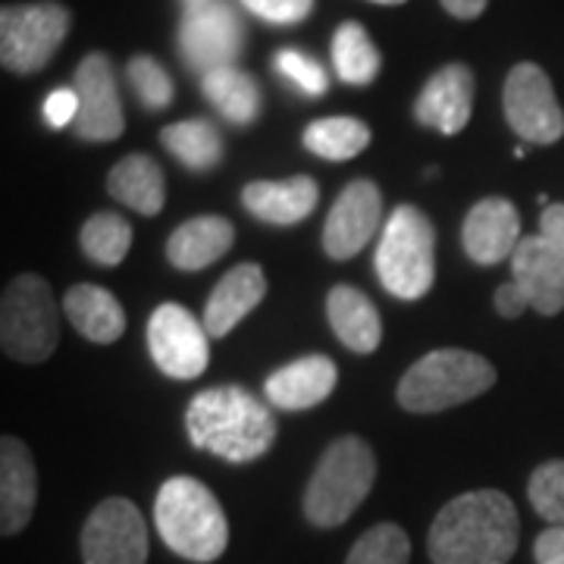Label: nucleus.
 Instances as JSON below:
<instances>
[{
  "label": "nucleus",
  "instance_id": "bb28decb",
  "mask_svg": "<svg viewBox=\"0 0 564 564\" xmlns=\"http://www.w3.org/2000/svg\"><path fill=\"white\" fill-rule=\"evenodd\" d=\"M163 148L192 173H207L223 161V135L214 122L182 120L161 132Z\"/></svg>",
  "mask_w": 564,
  "mask_h": 564
},
{
  "label": "nucleus",
  "instance_id": "2f4dec72",
  "mask_svg": "<svg viewBox=\"0 0 564 564\" xmlns=\"http://www.w3.org/2000/svg\"><path fill=\"white\" fill-rule=\"evenodd\" d=\"M126 76H129V85L144 110H166L173 104V91H176L173 79L154 57H148V54L132 57L126 66Z\"/></svg>",
  "mask_w": 564,
  "mask_h": 564
},
{
  "label": "nucleus",
  "instance_id": "a878e982",
  "mask_svg": "<svg viewBox=\"0 0 564 564\" xmlns=\"http://www.w3.org/2000/svg\"><path fill=\"white\" fill-rule=\"evenodd\" d=\"M204 98L210 107H217L223 120L236 122V126H251L261 117V88L251 73H245L239 66H223L202 76Z\"/></svg>",
  "mask_w": 564,
  "mask_h": 564
},
{
  "label": "nucleus",
  "instance_id": "4c0bfd02",
  "mask_svg": "<svg viewBox=\"0 0 564 564\" xmlns=\"http://www.w3.org/2000/svg\"><path fill=\"white\" fill-rule=\"evenodd\" d=\"M527 307H530V302H527L524 289H521L514 280L505 282V285L496 289V311L502 314L505 321H518Z\"/></svg>",
  "mask_w": 564,
  "mask_h": 564
},
{
  "label": "nucleus",
  "instance_id": "ddd939ff",
  "mask_svg": "<svg viewBox=\"0 0 564 564\" xmlns=\"http://www.w3.org/2000/svg\"><path fill=\"white\" fill-rule=\"evenodd\" d=\"M73 88L79 95V120H76V135L82 141H113L120 139L126 129L122 117L120 91H117V76L113 63L107 54L95 51L76 66Z\"/></svg>",
  "mask_w": 564,
  "mask_h": 564
},
{
  "label": "nucleus",
  "instance_id": "473e14b6",
  "mask_svg": "<svg viewBox=\"0 0 564 564\" xmlns=\"http://www.w3.org/2000/svg\"><path fill=\"white\" fill-rule=\"evenodd\" d=\"M527 496L533 511L552 527H564V462H545L533 470Z\"/></svg>",
  "mask_w": 564,
  "mask_h": 564
},
{
  "label": "nucleus",
  "instance_id": "7ed1b4c3",
  "mask_svg": "<svg viewBox=\"0 0 564 564\" xmlns=\"http://www.w3.org/2000/svg\"><path fill=\"white\" fill-rule=\"evenodd\" d=\"M158 533L180 558L217 562L229 545V524L217 496L195 477H170L154 502Z\"/></svg>",
  "mask_w": 564,
  "mask_h": 564
},
{
  "label": "nucleus",
  "instance_id": "cd10ccee",
  "mask_svg": "<svg viewBox=\"0 0 564 564\" xmlns=\"http://www.w3.org/2000/svg\"><path fill=\"white\" fill-rule=\"evenodd\" d=\"M333 66L345 85H370L380 76L383 57L361 22L348 20L333 35Z\"/></svg>",
  "mask_w": 564,
  "mask_h": 564
},
{
  "label": "nucleus",
  "instance_id": "b1692460",
  "mask_svg": "<svg viewBox=\"0 0 564 564\" xmlns=\"http://www.w3.org/2000/svg\"><path fill=\"white\" fill-rule=\"evenodd\" d=\"M63 311L88 343L113 345L126 333L120 299L101 285H91V282L73 285L63 299Z\"/></svg>",
  "mask_w": 564,
  "mask_h": 564
},
{
  "label": "nucleus",
  "instance_id": "f8f14e48",
  "mask_svg": "<svg viewBox=\"0 0 564 564\" xmlns=\"http://www.w3.org/2000/svg\"><path fill=\"white\" fill-rule=\"evenodd\" d=\"M204 321H195L182 304H161L148 321V348L151 358L173 380H195L207 370L210 348H207Z\"/></svg>",
  "mask_w": 564,
  "mask_h": 564
},
{
  "label": "nucleus",
  "instance_id": "9b49d317",
  "mask_svg": "<svg viewBox=\"0 0 564 564\" xmlns=\"http://www.w3.org/2000/svg\"><path fill=\"white\" fill-rule=\"evenodd\" d=\"M82 562L85 564H144L148 562V527L135 505L122 496L104 499L82 527Z\"/></svg>",
  "mask_w": 564,
  "mask_h": 564
},
{
  "label": "nucleus",
  "instance_id": "a19ab883",
  "mask_svg": "<svg viewBox=\"0 0 564 564\" xmlns=\"http://www.w3.org/2000/svg\"><path fill=\"white\" fill-rule=\"evenodd\" d=\"M373 3H383V7H399L404 0H373Z\"/></svg>",
  "mask_w": 564,
  "mask_h": 564
},
{
  "label": "nucleus",
  "instance_id": "e433bc0d",
  "mask_svg": "<svg viewBox=\"0 0 564 564\" xmlns=\"http://www.w3.org/2000/svg\"><path fill=\"white\" fill-rule=\"evenodd\" d=\"M536 564H564V527H549L533 545Z\"/></svg>",
  "mask_w": 564,
  "mask_h": 564
},
{
  "label": "nucleus",
  "instance_id": "c9c22d12",
  "mask_svg": "<svg viewBox=\"0 0 564 564\" xmlns=\"http://www.w3.org/2000/svg\"><path fill=\"white\" fill-rule=\"evenodd\" d=\"M41 113H44V122H47L51 129L76 126V120H79V95H76V88H54V91L44 98Z\"/></svg>",
  "mask_w": 564,
  "mask_h": 564
},
{
  "label": "nucleus",
  "instance_id": "6ab92c4d",
  "mask_svg": "<svg viewBox=\"0 0 564 564\" xmlns=\"http://www.w3.org/2000/svg\"><path fill=\"white\" fill-rule=\"evenodd\" d=\"M336 383H339L336 364L326 355H307L270 373L263 383V395L282 411H307L326 402Z\"/></svg>",
  "mask_w": 564,
  "mask_h": 564
},
{
  "label": "nucleus",
  "instance_id": "1a4fd4ad",
  "mask_svg": "<svg viewBox=\"0 0 564 564\" xmlns=\"http://www.w3.org/2000/svg\"><path fill=\"white\" fill-rule=\"evenodd\" d=\"M242 20L226 0H198L188 3L180 22V54L195 73H214L242 54Z\"/></svg>",
  "mask_w": 564,
  "mask_h": 564
},
{
  "label": "nucleus",
  "instance_id": "dca6fc26",
  "mask_svg": "<svg viewBox=\"0 0 564 564\" xmlns=\"http://www.w3.org/2000/svg\"><path fill=\"white\" fill-rule=\"evenodd\" d=\"M511 280L524 289L536 314L555 317L564 311V254L543 236H527L511 254Z\"/></svg>",
  "mask_w": 564,
  "mask_h": 564
},
{
  "label": "nucleus",
  "instance_id": "0eeeda50",
  "mask_svg": "<svg viewBox=\"0 0 564 564\" xmlns=\"http://www.w3.org/2000/svg\"><path fill=\"white\" fill-rule=\"evenodd\" d=\"M61 343V314L51 285L22 273L3 289L0 302V345L3 351L22 364H41L54 355Z\"/></svg>",
  "mask_w": 564,
  "mask_h": 564
},
{
  "label": "nucleus",
  "instance_id": "423d86ee",
  "mask_svg": "<svg viewBox=\"0 0 564 564\" xmlns=\"http://www.w3.org/2000/svg\"><path fill=\"white\" fill-rule=\"evenodd\" d=\"M377 276L389 295L402 302L423 299L436 280V229L414 204H399L383 223L377 248Z\"/></svg>",
  "mask_w": 564,
  "mask_h": 564
},
{
  "label": "nucleus",
  "instance_id": "c85d7f7f",
  "mask_svg": "<svg viewBox=\"0 0 564 564\" xmlns=\"http://www.w3.org/2000/svg\"><path fill=\"white\" fill-rule=\"evenodd\" d=\"M367 144H370V129L355 117H326L304 129V148L323 161H351Z\"/></svg>",
  "mask_w": 564,
  "mask_h": 564
},
{
  "label": "nucleus",
  "instance_id": "4be33fe9",
  "mask_svg": "<svg viewBox=\"0 0 564 564\" xmlns=\"http://www.w3.org/2000/svg\"><path fill=\"white\" fill-rule=\"evenodd\" d=\"M326 317L339 343L358 355H373L383 343V321L373 302L355 285H336L326 299Z\"/></svg>",
  "mask_w": 564,
  "mask_h": 564
},
{
  "label": "nucleus",
  "instance_id": "9d476101",
  "mask_svg": "<svg viewBox=\"0 0 564 564\" xmlns=\"http://www.w3.org/2000/svg\"><path fill=\"white\" fill-rule=\"evenodd\" d=\"M502 107L508 126L530 144H555L564 135V110L552 79L536 63L511 66L505 79Z\"/></svg>",
  "mask_w": 564,
  "mask_h": 564
},
{
  "label": "nucleus",
  "instance_id": "2eb2a0df",
  "mask_svg": "<svg viewBox=\"0 0 564 564\" xmlns=\"http://www.w3.org/2000/svg\"><path fill=\"white\" fill-rule=\"evenodd\" d=\"M474 91H477L474 69L467 63H448L426 79L421 98L414 104V117L426 129L458 135L474 113Z\"/></svg>",
  "mask_w": 564,
  "mask_h": 564
},
{
  "label": "nucleus",
  "instance_id": "5701e85b",
  "mask_svg": "<svg viewBox=\"0 0 564 564\" xmlns=\"http://www.w3.org/2000/svg\"><path fill=\"white\" fill-rule=\"evenodd\" d=\"M232 242H236V229L226 217H195L173 229L166 242V261L182 273H198L214 261H220Z\"/></svg>",
  "mask_w": 564,
  "mask_h": 564
},
{
  "label": "nucleus",
  "instance_id": "393cba45",
  "mask_svg": "<svg viewBox=\"0 0 564 564\" xmlns=\"http://www.w3.org/2000/svg\"><path fill=\"white\" fill-rule=\"evenodd\" d=\"M107 192L126 207L139 210L141 217H158L166 202V180L148 154H129L110 170Z\"/></svg>",
  "mask_w": 564,
  "mask_h": 564
},
{
  "label": "nucleus",
  "instance_id": "7c9ffc66",
  "mask_svg": "<svg viewBox=\"0 0 564 564\" xmlns=\"http://www.w3.org/2000/svg\"><path fill=\"white\" fill-rule=\"evenodd\" d=\"M411 540L399 524H377L351 545L345 564H408Z\"/></svg>",
  "mask_w": 564,
  "mask_h": 564
},
{
  "label": "nucleus",
  "instance_id": "f257e3e1",
  "mask_svg": "<svg viewBox=\"0 0 564 564\" xmlns=\"http://www.w3.org/2000/svg\"><path fill=\"white\" fill-rule=\"evenodd\" d=\"M518 508L499 489L464 492L430 527L433 564H508L518 552Z\"/></svg>",
  "mask_w": 564,
  "mask_h": 564
},
{
  "label": "nucleus",
  "instance_id": "39448f33",
  "mask_svg": "<svg viewBox=\"0 0 564 564\" xmlns=\"http://www.w3.org/2000/svg\"><path fill=\"white\" fill-rule=\"evenodd\" d=\"M377 480V458L358 436H343L323 452L321 464L304 489V518L314 527L345 524L370 496Z\"/></svg>",
  "mask_w": 564,
  "mask_h": 564
},
{
  "label": "nucleus",
  "instance_id": "58836bf2",
  "mask_svg": "<svg viewBox=\"0 0 564 564\" xmlns=\"http://www.w3.org/2000/svg\"><path fill=\"white\" fill-rule=\"evenodd\" d=\"M540 236L564 254V204H545L540 217Z\"/></svg>",
  "mask_w": 564,
  "mask_h": 564
},
{
  "label": "nucleus",
  "instance_id": "20e7f679",
  "mask_svg": "<svg viewBox=\"0 0 564 564\" xmlns=\"http://www.w3.org/2000/svg\"><path fill=\"white\" fill-rule=\"evenodd\" d=\"M496 386V367L464 348H436L423 355L399 383V404L411 414H436L474 402Z\"/></svg>",
  "mask_w": 564,
  "mask_h": 564
},
{
  "label": "nucleus",
  "instance_id": "79ce46f5",
  "mask_svg": "<svg viewBox=\"0 0 564 564\" xmlns=\"http://www.w3.org/2000/svg\"><path fill=\"white\" fill-rule=\"evenodd\" d=\"M188 3H198V0H182V7H188Z\"/></svg>",
  "mask_w": 564,
  "mask_h": 564
},
{
  "label": "nucleus",
  "instance_id": "aec40b11",
  "mask_svg": "<svg viewBox=\"0 0 564 564\" xmlns=\"http://www.w3.org/2000/svg\"><path fill=\"white\" fill-rule=\"evenodd\" d=\"M267 295V276L258 263H239L232 267L217 289L210 292L207 307H204V329L207 336L223 339L229 336L239 323L263 302Z\"/></svg>",
  "mask_w": 564,
  "mask_h": 564
},
{
  "label": "nucleus",
  "instance_id": "c756f323",
  "mask_svg": "<svg viewBox=\"0 0 564 564\" xmlns=\"http://www.w3.org/2000/svg\"><path fill=\"white\" fill-rule=\"evenodd\" d=\"M132 248V226L120 214H95L82 226V251L101 267H117Z\"/></svg>",
  "mask_w": 564,
  "mask_h": 564
},
{
  "label": "nucleus",
  "instance_id": "f3484780",
  "mask_svg": "<svg viewBox=\"0 0 564 564\" xmlns=\"http://www.w3.org/2000/svg\"><path fill=\"white\" fill-rule=\"evenodd\" d=\"M462 242L467 258L480 267L502 263L521 245V214L508 198L477 202L462 226Z\"/></svg>",
  "mask_w": 564,
  "mask_h": 564
},
{
  "label": "nucleus",
  "instance_id": "a211bd4d",
  "mask_svg": "<svg viewBox=\"0 0 564 564\" xmlns=\"http://www.w3.org/2000/svg\"><path fill=\"white\" fill-rule=\"evenodd\" d=\"M39 470L22 440L3 436L0 443V533L17 536L35 514Z\"/></svg>",
  "mask_w": 564,
  "mask_h": 564
},
{
  "label": "nucleus",
  "instance_id": "f704fd0d",
  "mask_svg": "<svg viewBox=\"0 0 564 564\" xmlns=\"http://www.w3.org/2000/svg\"><path fill=\"white\" fill-rule=\"evenodd\" d=\"M242 3L248 13H254L270 25H299L314 13L317 0H242Z\"/></svg>",
  "mask_w": 564,
  "mask_h": 564
},
{
  "label": "nucleus",
  "instance_id": "4468645a",
  "mask_svg": "<svg viewBox=\"0 0 564 564\" xmlns=\"http://www.w3.org/2000/svg\"><path fill=\"white\" fill-rule=\"evenodd\" d=\"M383 223V195L370 180H355L329 207L323 223V248L333 261H348L377 236Z\"/></svg>",
  "mask_w": 564,
  "mask_h": 564
},
{
  "label": "nucleus",
  "instance_id": "f03ea898",
  "mask_svg": "<svg viewBox=\"0 0 564 564\" xmlns=\"http://www.w3.org/2000/svg\"><path fill=\"white\" fill-rule=\"evenodd\" d=\"M185 430L195 448L229 464L258 462L276 443L273 411L242 386L198 392L185 408Z\"/></svg>",
  "mask_w": 564,
  "mask_h": 564
},
{
  "label": "nucleus",
  "instance_id": "6e6552de",
  "mask_svg": "<svg viewBox=\"0 0 564 564\" xmlns=\"http://www.w3.org/2000/svg\"><path fill=\"white\" fill-rule=\"evenodd\" d=\"M73 13L57 0L7 3L0 10V61L17 76L41 73L69 35Z\"/></svg>",
  "mask_w": 564,
  "mask_h": 564
},
{
  "label": "nucleus",
  "instance_id": "ea45409f",
  "mask_svg": "<svg viewBox=\"0 0 564 564\" xmlns=\"http://www.w3.org/2000/svg\"><path fill=\"white\" fill-rule=\"evenodd\" d=\"M440 3H443V10L448 17H455V20L462 22L480 20L484 10L489 7V0H440Z\"/></svg>",
  "mask_w": 564,
  "mask_h": 564
},
{
  "label": "nucleus",
  "instance_id": "412c9836",
  "mask_svg": "<svg viewBox=\"0 0 564 564\" xmlns=\"http://www.w3.org/2000/svg\"><path fill=\"white\" fill-rule=\"evenodd\" d=\"M321 188L311 176H292L282 182H248L242 192L245 210L273 226H295L314 214Z\"/></svg>",
  "mask_w": 564,
  "mask_h": 564
},
{
  "label": "nucleus",
  "instance_id": "72a5a7b5",
  "mask_svg": "<svg viewBox=\"0 0 564 564\" xmlns=\"http://www.w3.org/2000/svg\"><path fill=\"white\" fill-rule=\"evenodd\" d=\"M273 66H276V73H280L282 79L292 82L307 98H323L326 88H329V76H326V69H323L321 63L302 54V51H295V47H282Z\"/></svg>",
  "mask_w": 564,
  "mask_h": 564
}]
</instances>
